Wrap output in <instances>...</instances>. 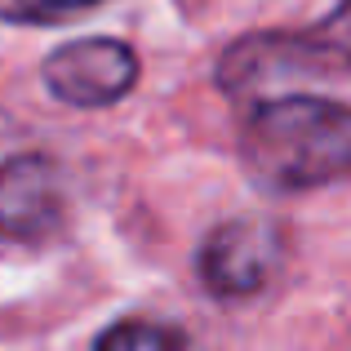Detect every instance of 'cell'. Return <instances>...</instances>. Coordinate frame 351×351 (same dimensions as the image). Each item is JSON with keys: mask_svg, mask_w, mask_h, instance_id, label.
Masks as SVG:
<instances>
[{"mask_svg": "<svg viewBox=\"0 0 351 351\" xmlns=\"http://www.w3.org/2000/svg\"><path fill=\"white\" fill-rule=\"evenodd\" d=\"M351 62V0H338L307 32L245 36L218 62V85L227 94H245L280 67H338Z\"/></svg>", "mask_w": 351, "mask_h": 351, "instance_id": "7a4b0ae2", "label": "cell"}, {"mask_svg": "<svg viewBox=\"0 0 351 351\" xmlns=\"http://www.w3.org/2000/svg\"><path fill=\"white\" fill-rule=\"evenodd\" d=\"M94 351H187V343L156 320H116L112 329H103Z\"/></svg>", "mask_w": 351, "mask_h": 351, "instance_id": "8992f818", "label": "cell"}, {"mask_svg": "<svg viewBox=\"0 0 351 351\" xmlns=\"http://www.w3.org/2000/svg\"><path fill=\"white\" fill-rule=\"evenodd\" d=\"M62 173L49 156L23 152L0 160V236L40 245L62 227Z\"/></svg>", "mask_w": 351, "mask_h": 351, "instance_id": "5b68a950", "label": "cell"}, {"mask_svg": "<svg viewBox=\"0 0 351 351\" xmlns=\"http://www.w3.org/2000/svg\"><path fill=\"white\" fill-rule=\"evenodd\" d=\"M98 0H0V23L14 27H49L94 9Z\"/></svg>", "mask_w": 351, "mask_h": 351, "instance_id": "52a82bcc", "label": "cell"}, {"mask_svg": "<svg viewBox=\"0 0 351 351\" xmlns=\"http://www.w3.org/2000/svg\"><path fill=\"white\" fill-rule=\"evenodd\" d=\"M240 165L276 196L351 178V107L311 94L258 103L240 129Z\"/></svg>", "mask_w": 351, "mask_h": 351, "instance_id": "6da1fadb", "label": "cell"}, {"mask_svg": "<svg viewBox=\"0 0 351 351\" xmlns=\"http://www.w3.org/2000/svg\"><path fill=\"white\" fill-rule=\"evenodd\" d=\"M40 80L67 107H112L138 85V53L116 36H85L45 58Z\"/></svg>", "mask_w": 351, "mask_h": 351, "instance_id": "3957f363", "label": "cell"}, {"mask_svg": "<svg viewBox=\"0 0 351 351\" xmlns=\"http://www.w3.org/2000/svg\"><path fill=\"white\" fill-rule=\"evenodd\" d=\"M280 267V232L263 218H232L205 236L196 254V271L214 298H254L271 285Z\"/></svg>", "mask_w": 351, "mask_h": 351, "instance_id": "277c9868", "label": "cell"}]
</instances>
